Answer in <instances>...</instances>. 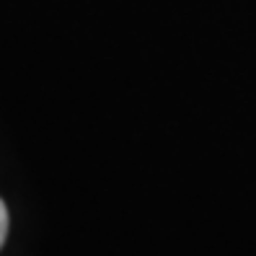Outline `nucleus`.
<instances>
[{"instance_id": "obj_1", "label": "nucleus", "mask_w": 256, "mask_h": 256, "mask_svg": "<svg viewBox=\"0 0 256 256\" xmlns=\"http://www.w3.org/2000/svg\"><path fill=\"white\" fill-rule=\"evenodd\" d=\"M6 236H8V210H6V202L0 200V248L6 244Z\"/></svg>"}]
</instances>
